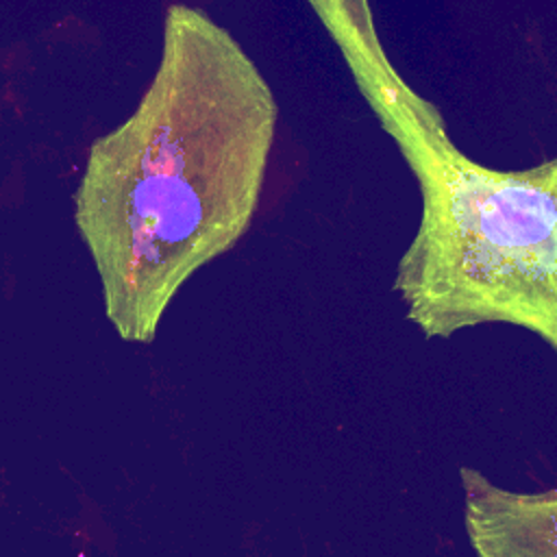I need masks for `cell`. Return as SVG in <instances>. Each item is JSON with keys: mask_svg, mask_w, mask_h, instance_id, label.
I'll list each match as a JSON object with an SVG mask.
<instances>
[{"mask_svg": "<svg viewBox=\"0 0 557 557\" xmlns=\"http://www.w3.org/2000/svg\"><path fill=\"white\" fill-rule=\"evenodd\" d=\"M276 124V98L242 44L202 9L170 4L148 89L91 144L74 191L122 339L152 342L178 289L244 237Z\"/></svg>", "mask_w": 557, "mask_h": 557, "instance_id": "6da1fadb", "label": "cell"}, {"mask_svg": "<svg viewBox=\"0 0 557 557\" xmlns=\"http://www.w3.org/2000/svg\"><path fill=\"white\" fill-rule=\"evenodd\" d=\"M307 4L420 187V224L394 278L407 318L424 337L505 322L557 348V161H472L389 61L370 0Z\"/></svg>", "mask_w": 557, "mask_h": 557, "instance_id": "7a4b0ae2", "label": "cell"}, {"mask_svg": "<svg viewBox=\"0 0 557 557\" xmlns=\"http://www.w3.org/2000/svg\"><path fill=\"white\" fill-rule=\"evenodd\" d=\"M466 529L479 557H557V492L518 494L461 468Z\"/></svg>", "mask_w": 557, "mask_h": 557, "instance_id": "3957f363", "label": "cell"}]
</instances>
